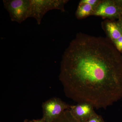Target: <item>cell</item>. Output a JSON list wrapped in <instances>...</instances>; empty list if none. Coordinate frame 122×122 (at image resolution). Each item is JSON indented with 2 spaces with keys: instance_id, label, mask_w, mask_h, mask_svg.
<instances>
[{
  "instance_id": "3",
  "label": "cell",
  "mask_w": 122,
  "mask_h": 122,
  "mask_svg": "<svg viewBox=\"0 0 122 122\" xmlns=\"http://www.w3.org/2000/svg\"><path fill=\"white\" fill-rule=\"evenodd\" d=\"M3 2L12 21L21 24L30 17V0H3Z\"/></svg>"
},
{
  "instance_id": "10",
  "label": "cell",
  "mask_w": 122,
  "mask_h": 122,
  "mask_svg": "<svg viewBox=\"0 0 122 122\" xmlns=\"http://www.w3.org/2000/svg\"><path fill=\"white\" fill-rule=\"evenodd\" d=\"M85 122H105L102 117L96 112Z\"/></svg>"
},
{
  "instance_id": "11",
  "label": "cell",
  "mask_w": 122,
  "mask_h": 122,
  "mask_svg": "<svg viewBox=\"0 0 122 122\" xmlns=\"http://www.w3.org/2000/svg\"><path fill=\"white\" fill-rule=\"evenodd\" d=\"M113 43L117 50L122 54V36Z\"/></svg>"
},
{
  "instance_id": "15",
  "label": "cell",
  "mask_w": 122,
  "mask_h": 122,
  "mask_svg": "<svg viewBox=\"0 0 122 122\" xmlns=\"http://www.w3.org/2000/svg\"><path fill=\"white\" fill-rule=\"evenodd\" d=\"M24 122H33V120H29L28 119H25L24 120Z\"/></svg>"
},
{
  "instance_id": "4",
  "label": "cell",
  "mask_w": 122,
  "mask_h": 122,
  "mask_svg": "<svg viewBox=\"0 0 122 122\" xmlns=\"http://www.w3.org/2000/svg\"><path fill=\"white\" fill-rule=\"evenodd\" d=\"M71 106L59 98H52L42 103V118L46 122H53L64 111L70 110Z\"/></svg>"
},
{
  "instance_id": "13",
  "label": "cell",
  "mask_w": 122,
  "mask_h": 122,
  "mask_svg": "<svg viewBox=\"0 0 122 122\" xmlns=\"http://www.w3.org/2000/svg\"><path fill=\"white\" fill-rule=\"evenodd\" d=\"M33 122H46L45 120H44V118H42L41 119H36V120H35V119H33Z\"/></svg>"
},
{
  "instance_id": "1",
  "label": "cell",
  "mask_w": 122,
  "mask_h": 122,
  "mask_svg": "<svg viewBox=\"0 0 122 122\" xmlns=\"http://www.w3.org/2000/svg\"><path fill=\"white\" fill-rule=\"evenodd\" d=\"M107 38L76 35L61 61L59 80L66 97L106 109L122 97V58Z\"/></svg>"
},
{
  "instance_id": "2",
  "label": "cell",
  "mask_w": 122,
  "mask_h": 122,
  "mask_svg": "<svg viewBox=\"0 0 122 122\" xmlns=\"http://www.w3.org/2000/svg\"><path fill=\"white\" fill-rule=\"evenodd\" d=\"M30 17L35 18L37 24L40 25L46 13L54 9L65 12V5L67 0H30Z\"/></svg>"
},
{
  "instance_id": "8",
  "label": "cell",
  "mask_w": 122,
  "mask_h": 122,
  "mask_svg": "<svg viewBox=\"0 0 122 122\" xmlns=\"http://www.w3.org/2000/svg\"><path fill=\"white\" fill-rule=\"evenodd\" d=\"M95 7L88 4L79 2L76 10L75 15L78 19H81L93 15Z\"/></svg>"
},
{
  "instance_id": "9",
  "label": "cell",
  "mask_w": 122,
  "mask_h": 122,
  "mask_svg": "<svg viewBox=\"0 0 122 122\" xmlns=\"http://www.w3.org/2000/svg\"><path fill=\"white\" fill-rule=\"evenodd\" d=\"M53 122H80L74 117L70 110H67Z\"/></svg>"
},
{
  "instance_id": "16",
  "label": "cell",
  "mask_w": 122,
  "mask_h": 122,
  "mask_svg": "<svg viewBox=\"0 0 122 122\" xmlns=\"http://www.w3.org/2000/svg\"><path fill=\"white\" fill-rule=\"evenodd\" d=\"M121 17H122V16H121Z\"/></svg>"
},
{
  "instance_id": "5",
  "label": "cell",
  "mask_w": 122,
  "mask_h": 122,
  "mask_svg": "<svg viewBox=\"0 0 122 122\" xmlns=\"http://www.w3.org/2000/svg\"><path fill=\"white\" fill-rule=\"evenodd\" d=\"M122 14V9L117 0H102L96 7L93 15L113 20L120 18Z\"/></svg>"
},
{
  "instance_id": "12",
  "label": "cell",
  "mask_w": 122,
  "mask_h": 122,
  "mask_svg": "<svg viewBox=\"0 0 122 122\" xmlns=\"http://www.w3.org/2000/svg\"><path fill=\"white\" fill-rule=\"evenodd\" d=\"M100 1V0H81L80 2L88 4L96 8Z\"/></svg>"
},
{
  "instance_id": "17",
  "label": "cell",
  "mask_w": 122,
  "mask_h": 122,
  "mask_svg": "<svg viewBox=\"0 0 122 122\" xmlns=\"http://www.w3.org/2000/svg\"></svg>"
},
{
  "instance_id": "6",
  "label": "cell",
  "mask_w": 122,
  "mask_h": 122,
  "mask_svg": "<svg viewBox=\"0 0 122 122\" xmlns=\"http://www.w3.org/2000/svg\"><path fill=\"white\" fill-rule=\"evenodd\" d=\"M94 108L89 103H81L76 105H72L70 110L78 121L85 122L95 113Z\"/></svg>"
},
{
  "instance_id": "7",
  "label": "cell",
  "mask_w": 122,
  "mask_h": 122,
  "mask_svg": "<svg viewBox=\"0 0 122 122\" xmlns=\"http://www.w3.org/2000/svg\"><path fill=\"white\" fill-rule=\"evenodd\" d=\"M102 26L108 39L112 43L122 36V26L119 22L106 20L102 22Z\"/></svg>"
},
{
  "instance_id": "14",
  "label": "cell",
  "mask_w": 122,
  "mask_h": 122,
  "mask_svg": "<svg viewBox=\"0 0 122 122\" xmlns=\"http://www.w3.org/2000/svg\"><path fill=\"white\" fill-rule=\"evenodd\" d=\"M118 22L120 23V24H121L122 26V17L120 18H119V21Z\"/></svg>"
}]
</instances>
